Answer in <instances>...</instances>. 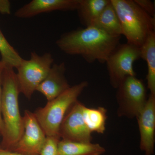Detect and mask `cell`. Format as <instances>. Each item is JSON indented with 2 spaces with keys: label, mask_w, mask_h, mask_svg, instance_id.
<instances>
[{
  "label": "cell",
  "mask_w": 155,
  "mask_h": 155,
  "mask_svg": "<svg viewBox=\"0 0 155 155\" xmlns=\"http://www.w3.org/2000/svg\"><path fill=\"white\" fill-rule=\"evenodd\" d=\"M121 36L110 35L94 26L80 28L64 33L56 41L67 54L81 56L87 63L104 64L119 44Z\"/></svg>",
  "instance_id": "cell-1"
},
{
  "label": "cell",
  "mask_w": 155,
  "mask_h": 155,
  "mask_svg": "<svg viewBox=\"0 0 155 155\" xmlns=\"http://www.w3.org/2000/svg\"><path fill=\"white\" fill-rule=\"evenodd\" d=\"M1 113L4 125V144L9 150L15 146L24 131L23 119L19 112L20 90L14 68L5 67L2 76Z\"/></svg>",
  "instance_id": "cell-2"
},
{
  "label": "cell",
  "mask_w": 155,
  "mask_h": 155,
  "mask_svg": "<svg viewBox=\"0 0 155 155\" xmlns=\"http://www.w3.org/2000/svg\"><path fill=\"white\" fill-rule=\"evenodd\" d=\"M119 17L122 35L127 42L140 48L155 32V18L151 17L134 0H110Z\"/></svg>",
  "instance_id": "cell-3"
},
{
  "label": "cell",
  "mask_w": 155,
  "mask_h": 155,
  "mask_svg": "<svg viewBox=\"0 0 155 155\" xmlns=\"http://www.w3.org/2000/svg\"><path fill=\"white\" fill-rule=\"evenodd\" d=\"M88 83L83 81L70 87L59 96L48 102L43 107L37 109L34 114L47 137L59 136L60 126L70 108Z\"/></svg>",
  "instance_id": "cell-4"
},
{
  "label": "cell",
  "mask_w": 155,
  "mask_h": 155,
  "mask_svg": "<svg viewBox=\"0 0 155 155\" xmlns=\"http://www.w3.org/2000/svg\"><path fill=\"white\" fill-rule=\"evenodd\" d=\"M54 60L50 53L39 55L31 53L30 59H22L16 73L20 93L30 99L40 84L44 80L53 65Z\"/></svg>",
  "instance_id": "cell-5"
},
{
  "label": "cell",
  "mask_w": 155,
  "mask_h": 155,
  "mask_svg": "<svg viewBox=\"0 0 155 155\" xmlns=\"http://www.w3.org/2000/svg\"><path fill=\"white\" fill-rule=\"evenodd\" d=\"M119 117L137 118L144 107L148 97L143 82L136 76H128L116 88Z\"/></svg>",
  "instance_id": "cell-6"
},
{
  "label": "cell",
  "mask_w": 155,
  "mask_h": 155,
  "mask_svg": "<svg viewBox=\"0 0 155 155\" xmlns=\"http://www.w3.org/2000/svg\"><path fill=\"white\" fill-rule=\"evenodd\" d=\"M140 58V48L129 43L120 44L106 61L111 85L117 88L128 76H136L134 62Z\"/></svg>",
  "instance_id": "cell-7"
},
{
  "label": "cell",
  "mask_w": 155,
  "mask_h": 155,
  "mask_svg": "<svg viewBox=\"0 0 155 155\" xmlns=\"http://www.w3.org/2000/svg\"><path fill=\"white\" fill-rule=\"evenodd\" d=\"M22 119L23 134L10 150L24 155H39L47 136L34 113L26 110Z\"/></svg>",
  "instance_id": "cell-8"
},
{
  "label": "cell",
  "mask_w": 155,
  "mask_h": 155,
  "mask_svg": "<svg viewBox=\"0 0 155 155\" xmlns=\"http://www.w3.org/2000/svg\"><path fill=\"white\" fill-rule=\"evenodd\" d=\"M84 105L77 101L67 112L59 129L61 140L91 142V133L87 127L82 115Z\"/></svg>",
  "instance_id": "cell-9"
},
{
  "label": "cell",
  "mask_w": 155,
  "mask_h": 155,
  "mask_svg": "<svg viewBox=\"0 0 155 155\" xmlns=\"http://www.w3.org/2000/svg\"><path fill=\"white\" fill-rule=\"evenodd\" d=\"M140 134V147L145 155L154 153L155 133V95L148 97L145 105L137 117Z\"/></svg>",
  "instance_id": "cell-10"
},
{
  "label": "cell",
  "mask_w": 155,
  "mask_h": 155,
  "mask_svg": "<svg viewBox=\"0 0 155 155\" xmlns=\"http://www.w3.org/2000/svg\"><path fill=\"white\" fill-rule=\"evenodd\" d=\"M78 0H33L18 9L14 14L19 18H28L56 11L76 10Z\"/></svg>",
  "instance_id": "cell-11"
},
{
  "label": "cell",
  "mask_w": 155,
  "mask_h": 155,
  "mask_svg": "<svg viewBox=\"0 0 155 155\" xmlns=\"http://www.w3.org/2000/svg\"><path fill=\"white\" fill-rule=\"evenodd\" d=\"M66 67L64 62L53 64L47 76L36 89L50 101L70 87L66 76Z\"/></svg>",
  "instance_id": "cell-12"
},
{
  "label": "cell",
  "mask_w": 155,
  "mask_h": 155,
  "mask_svg": "<svg viewBox=\"0 0 155 155\" xmlns=\"http://www.w3.org/2000/svg\"><path fill=\"white\" fill-rule=\"evenodd\" d=\"M106 152L98 143L61 140L58 144L59 155H101Z\"/></svg>",
  "instance_id": "cell-13"
},
{
  "label": "cell",
  "mask_w": 155,
  "mask_h": 155,
  "mask_svg": "<svg viewBox=\"0 0 155 155\" xmlns=\"http://www.w3.org/2000/svg\"><path fill=\"white\" fill-rule=\"evenodd\" d=\"M92 26H94L110 35L122 36L120 21L110 0Z\"/></svg>",
  "instance_id": "cell-14"
},
{
  "label": "cell",
  "mask_w": 155,
  "mask_h": 155,
  "mask_svg": "<svg viewBox=\"0 0 155 155\" xmlns=\"http://www.w3.org/2000/svg\"><path fill=\"white\" fill-rule=\"evenodd\" d=\"M110 0H78L76 10L85 27L92 26Z\"/></svg>",
  "instance_id": "cell-15"
},
{
  "label": "cell",
  "mask_w": 155,
  "mask_h": 155,
  "mask_svg": "<svg viewBox=\"0 0 155 155\" xmlns=\"http://www.w3.org/2000/svg\"><path fill=\"white\" fill-rule=\"evenodd\" d=\"M140 58L147 67L146 79L150 94L155 95V31L151 34L140 47Z\"/></svg>",
  "instance_id": "cell-16"
},
{
  "label": "cell",
  "mask_w": 155,
  "mask_h": 155,
  "mask_svg": "<svg viewBox=\"0 0 155 155\" xmlns=\"http://www.w3.org/2000/svg\"><path fill=\"white\" fill-rule=\"evenodd\" d=\"M107 110L103 107L90 108L84 106L82 115L84 123L88 130L93 132L104 134L106 130L107 119Z\"/></svg>",
  "instance_id": "cell-17"
},
{
  "label": "cell",
  "mask_w": 155,
  "mask_h": 155,
  "mask_svg": "<svg viewBox=\"0 0 155 155\" xmlns=\"http://www.w3.org/2000/svg\"><path fill=\"white\" fill-rule=\"evenodd\" d=\"M0 54L1 61L6 67L17 68L20 65L22 58L19 53L9 44L0 29Z\"/></svg>",
  "instance_id": "cell-18"
},
{
  "label": "cell",
  "mask_w": 155,
  "mask_h": 155,
  "mask_svg": "<svg viewBox=\"0 0 155 155\" xmlns=\"http://www.w3.org/2000/svg\"><path fill=\"white\" fill-rule=\"evenodd\" d=\"M61 140L59 136L47 137L39 155H59L58 144Z\"/></svg>",
  "instance_id": "cell-19"
},
{
  "label": "cell",
  "mask_w": 155,
  "mask_h": 155,
  "mask_svg": "<svg viewBox=\"0 0 155 155\" xmlns=\"http://www.w3.org/2000/svg\"><path fill=\"white\" fill-rule=\"evenodd\" d=\"M134 2L143 11L151 17L155 18V5L150 0H134Z\"/></svg>",
  "instance_id": "cell-20"
},
{
  "label": "cell",
  "mask_w": 155,
  "mask_h": 155,
  "mask_svg": "<svg viewBox=\"0 0 155 155\" xmlns=\"http://www.w3.org/2000/svg\"><path fill=\"white\" fill-rule=\"evenodd\" d=\"M5 64L0 61V133L3 134L4 132V125L2 113H1V101L2 95V76L4 69L5 67Z\"/></svg>",
  "instance_id": "cell-21"
},
{
  "label": "cell",
  "mask_w": 155,
  "mask_h": 155,
  "mask_svg": "<svg viewBox=\"0 0 155 155\" xmlns=\"http://www.w3.org/2000/svg\"><path fill=\"white\" fill-rule=\"evenodd\" d=\"M11 12V5L8 0H0V13L10 14Z\"/></svg>",
  "instance_id": "cell-22"
},
{
  "label": "cell",
  "mask_w": 155,
  "mask_h": 155,
  "mask_svg": "<svg viewBox=\"0 0 155 155\" xmlns=\"http://www.w3.org/2000/svg\"><path fill=\"white\" fill-rule=\"evenodd\" d=\"M0 155H26L6 149H0Z\"/></svg>",
  "instance_id": "cell-23"
}]
</instances>
